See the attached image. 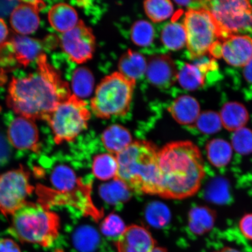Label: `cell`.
<instances>
[{"mask_svg":"<svg viewBox=\"0 0 252 252\" xmlns=\"http://www.w3.org/2000/svg\"><path fill=\"white\" fill-rule=\"evenodd\" d=\"M35 72L23 78L12 77L7 104L17 114L35 121H46L60 104L72 94L67 83L47 61L45 53L36 60Z\"/></svg>","mask_w":252,"mask_h":252,"instance_id":"6da1fadb","label":"cell"},{"mask_svg":"<svg viewBox=\"0 0 252 252\" xmlns=\"http://www.w3.org/2000/svg\"><path fill=\"white\" fill-rule=\"evenodd\" d=\"M158 160L159 196L181 200L199 190L206 172L202 154L196 144L190 141L171 142L159 150Z\"/></svg>","mask_w":252,"mask_h":252,"instance_id":"7a4b0ae2","label":"cell"},{"mask_svg":"<svg viewBox=\"0 0 252 252\" xmlns=\"http://www.w3.org/2000/svg\"><path fill=\"white\" fill-rule=\"evenodd\" d=\"M158 152L151 142L133 141L116 156L118 171L115 180L135 193L159 196L161 176Z\"/></svg>","mask_w":252,"mask_h":252,"instance_id":"3957f363","label":"cell"},{"mask_svg":"<svg viewBox=\"0 0 252 252\" xmlns=\"http://www.w3.org/2000/svg\"><path fill=\"white\" fill-rule=\"evenodd\" d=\"M58 214L39 203L26 202L12 216L9 232L22 243L50 247L58 237Z\"/></svg>","mask_w":252,"mask_h":252,"instance_id":"277c9868","label":"cell"},{"mask_svg":"<svg viewBox=\"0 0 252 252\" xmlns=\"http://www.w3.org/2000/svg\"><path fill=\"white\" fill-rule=\"evenodd\" d=\"M135 84L136 81L119 71L107 75L96 87L91 100V112L103 119L125 116L130 109Z\"/></svg>","mask_w":252,"mask_h":252,"instance_id":"5b68a950","label":"cell"},{"mask_svg":"<svg viewBox=\"0 0 252 252\" xmlns=\"http://www.w3.org/2000/svg\"><path fill=\"white\" fill-rule=\"evenodd\" d=\"M91 113L88 104L74 94L57 107L47 119L56 144L75 140L88 128Z\"/></svg>","mask_w":252,"mask_h":252,"instance_id":"8992f818","label":"cell"},{"mask_svg":"<svg viewBox=\"0 0 252 252\" xmlns=\"http://www.w3.org/2000/svg\"><path fill=\"white\" fill-rule=\"evenodd\" d=\"M219 27L220 40L229 36L252 33V5L244 0L204 1Z\"/></svg>","mask_w":252,"mask_h":252,"instance_id":"52a82bcc","label":"cell"},{"mask_svg":"<svg viewBox=\"0 0 252 252\" xmlns=\"http://www.w3.org/2000/svg\"><path fill=\"white\" fill-rule=\"evenodd\" d=\"M187 32V46L191 59H198L209 52L217 41H220V33L215 19L204 8L189 9L186 12L184 23Z\"/></svg>","mask_w":252,"mask_h":252,"instance_id":"ba28073f","label":"cell"},{"mask_svg":"<svg viewBox=\"0 0 252 252\" xmlns=\"http://www.w3.org/2000/svg\"><path fill=\"white\" fill-rule=\"evenodd\" d=\"M30 173L24 166L0 175V212L5 217L13 216L27 202L34 187Z\"/></svg>","mask_w":252,"mask_h":252,"instance_id":"9c48e42d","label":"cell"},{"mask_svg":"<svg viewBox=\"0 0 252 252\" xmlns=\"http://www.w3.org/2000/svg\"><path fill=\"white\" fill-rule=\"evenodd\" d=\"M59 42L63 51L77 64H83L92 59L96 47L92 30L81 20L72 30L62 33Z\"/></svg>","mask_w":252,"mask_h":252,"instance_id":"30bf717a","label":"cell"},{"mask_svg":"<svg viewBox=\"0 0 252 252\" xmlns=\"http://www.w3.org/2000/svg\"><path fill=\"white\" fill-rule=\"evenodd\" d=\"M7 61L13 68L15 65H28L42 54L43 44L41 41L21 34H15L3 44Z\"/></svg>","mask_w":252,"mask_h":252,"instance_id":"8fae6325","label":"cell"},{"mask_svg":"<svg viewBox=\"0 0 252 252\" xmlns=\"http://www.w3.org/2000/svg\"><path fill=\"white\" fill-rule=\"evenodd\" d=\"M7 137L9 143L16 149L30 150L35 153H39L42 149L36 124L23 116L15 118L10 122Z\"/></svg>","mask_w":252,"mask_h":252,"instance_id":"7c38bea8","label":"cell"},{"mask_svg":"<svg viewBox=\"0 0 252 252\" xmlns=\"http://www.w3.org/2000/svg\"><path fill=\"white\" fill-rule=\"evenodd\" d=\"M45 6L42 1H21L11 14L10 24L12 29L24 36L34 32L40 24L39 12Z\"/></svg>","mask_w":252,"mask_h":252,"instance_id":"4fadbf2b","label":"cell"},{"mask_svg":"<svg viewBox=\"0 0 252 252\" xmlns=\"http://www.w3.org/2000/svg\"><path fill=\"white\" fill-rule=\"evenodd\" d=\"M146 74L150 83L159 88H169L177 81V68L171 57L167 55L150 56Z\"/></svg>","mask_w":252,"mask_h":252,"instance_id":"5bb4252c","label":"cell"},{"mask_svg":"<svg viewBox=\"0 0 252 252\" xmlns=\"http://www.w3.org/2000/svg\"><path fill=\"white\" fill-rule=\"evenodd\" d=\"M222 57L228 64L244 67L252 59V38L247 34H237L222 40Z\"/></svg>","mask_w":252,"mask_h":252,"instance_id":"9a60e30c","label":"cell"},{"mask_svg":"<svg viewBox=\"0 0 252 252\" xmlns=\"http://www.w3.org/2000/svg\"><path fill=\"white\" fill-rule=\"evenodd\" d=\"M156 245L155 239L147 229L132 225L119 236L116 248L118 252H150Z\"/></svg>","mask_w":252,"mask_h":252,"instance_id":"2e32d148","label":"cell"},{"mask_svg":"<svg viewBox=\"0 0 252 252\" xmlns=\"http://www.w3.org/2000/svg\"><path fill=\"white\" fill-rule=\"evenodd\" d=\"M50 180L55 190L64 194H90L91 187L77 177L74 170L67 165L59 164L52 170Z\"/></svg>","mask_w":252,"mask_h":252,"instance_id":"e0dca14e","label":"cell"},{"mask_svg":"<svg viewBox=\"0 0 252 252\" xmlns=\"http://www.w3.org/2000/svg\"><path fill=\"white\" fill-rule=\"evenodd\" d=\"M216 62L201 59L196 64H185L178 71L177 80L181 86L188 91H195L202 87L208 71L216 67Z\"/></svg>","mask_w":252,"mask_h":252,"instance_id":"ac0fdd59","label":"cell"},{"mask_svg":"<svg viewBox=\"0 0 252 252\" xmlns=\"http://www.w3.org/2000/svg\"><path fill=\"white\" fill-rule=\"evenodd\" d=\"M168 111L178 124L194 125L200 114V106L193 96L182 95L171 103Z\"/></svg>","mask_w":252,"mask_h":252,"instance_id":"d6986e66","label":"cell"},{"mask_svg":"<svg viewBox=\"0 0 252 252\" xmlns=\"http://www.w3.org/2000/svg\"><path fill=\"white\" fill-rule=\"evenodd\" d=\"M48 19L51 26L62 33L72 30L79 21L75 9L63 2L53 6L49 12Z\"/></svg>","mask_w":252,"mask_h":252,"instance_id":"ffe728a7","label":"cell"},{"mask_svg":"<svg viewBox=\"0 0 252 252\" xmlns=\"http://www.w3.org/2000/svg\"><path fill=\"white\" fill-rule=\"evenodd\" d=\"M102 141L106 150L116 156L133 143L130 131L119 125H113L107 128L102 134Z\"/></svg>","mask_w":252,"mask_h":252,"instance_id":"44dd1931","label":"cell"},{"mask_svg":"<svg viewBox=\"0 0 252 252\" xmlns=\"http://www.w3.org/2000/svg\"><path fill=\"white\" fill-rule=\"evenodd\" d=\"M222 126L229 131H235L247 124L249 113L242 104L236 102L226 103L220 112Z\"/></svg>","mask_w":252,"mask_h":252,"instance_id":"7402d4cb","label":"cell"},{"mask_svg":"<svg viewBox=\"0 0 252 252\" xmlns=\"http://www.w3.org/2000/svg\"><path fill=\"white\" fill-rule=\"evenodd\" d=\"M216 218L215 211L210 208L195 207L189 213V227L195 235H204L213 228Z\"/></svg>","mask_w":252,"mask_h":252,"instance_id":"603a6c76","label":"cell"},{"mask_svg":"<svg viewBox=\"0 0 252 252\" xmlns=\"http://www.w3.org/2000/svg\"><path fill=\"white\" fill-rule=\"evenodd\" d=\"M147 61L143 55L137 52L128 50L119 60V72L125 77L136 81L146 74Z\"/></svg>","mask_w":252,"mask_h":252,"instance_id":"cb8c5ba5","label":"cell"},{"mask_svg":"<svg viewBox=\"0 0 252 252\" xmlns=\"http://www.w3.org/2000/svg\"><path fill=\"white\" fill-rule=\"evenodd\" d=\"M207 158L216 168L227 165L232 156V147L228 141L215 138L208 142L206 145Z\"/></svg>","mask_w":252,"mask_h":252,"instance_id":"d4e9b609","label":"cell"},{"mask_svg":"<svg viewBox=\"0 0 252 252\" xmlns=\"http://www.w3.org/2000/svg\"><path fill=\"white\" fill-rule=\"evenodd\" d=\"M161 40L169 50L176 51L187 45V36L184 24L172 21L166 24L161 32Z\"/></svg>","mask_w":252,"mask_h":252,"instance_id":"484cf974","label":"cell"},{"mask_svg":"<svg viewBox=\"0 0 252 252\" xmlns=\"http://www.w3.org/2000/svg\"><path fill=\"white\" fill-rule=\"evenodd\" d=\"M118 171V163L116 157L112 154H100L94 157L93 172L97 179L108 181L115 179Z\"/></svg>","mask_w":252,"mask_h":252,"instance_id":"4316f807","label":"cell"},{"mask_svg":"<svg viewBox=\"0 0 252 252\" xmlns=\"http://www.w3.org/2000/svg\"><path fill=\"white\" fill-rule=\"evenodd\" d=\"M94 86L92 72L86 67H80L72 74L71 87L74 95L83 99L91 95Z\"/></svg>","mask_w":252,"mask_h":252,"instance_id":"83f0119b","label":"cell"},{"mask_svg":"<svg viewBox=\"0 0 252 252\" xmlns=\"http://www.w3.org/2000/svg\"><path fill=\"white\" fill-rule=\"evenodd\" d=\"M144 11L153 23L168 20L174 11L172 2L169 0H149L144 2Z\"/></svg>","mask_w":252,"mask_h":252,"instance_id":"f1b7e54d","label":"cell"},{"mask_svg":"<svg viewBox=\"0 0 252 252\" xmlns=\"http://www.w3.org/2000/svg\"><path fill=\"white\" fill-rule=\"evenodd\" d=\"M75 248L80 252H94L99 243V236L93 229L79 228L72 236Z\"/></svg>","mask_w":252,"mask_h":252,"instance_id":"f546056e","label":"cell"},{"mask_svg":"<svg viewBox=\"0 0 252 252\" xmlns=\"http://www.w3.org/2000/svg\"><path fill=\"white\" fill-rule=\"evenodd\" d=\"M130 37L135 45L142 47L149 46L153 42L155 30L149 22L138 21L131 27Z\"/></svg>","mask_w":252,"mask_h":252,"instance_id":"4dcf8cb0","label":"cell"},{"mask_svg":"<svg viewBox=\"0 0 252 252\" xmlns=\"http://www.w3.org/2000/svg\"><path fill=\"white\" fill-rule=\"evenodd\" d=\"M193 126L203 134H213L221 130L222 124L220 115L212 110L200 113Z\"/></svg>","mask_w":252,"mask_h":252,"instance_id":"1f68e13d","label":"cell"},{"mask_svg":"<svg viewBox=\"0 0 252 252\" xmlns=\"http://www.w3.org/2000/svg\"><path fill=\"white\" fill-rule=\"evenodd\" d=\"M232 147L241 155L252 153V131L244 127L234 131L232 137Z\"/></svg>","mask_w":252,"mask_h":252,"instance_id":"d6a6232c","label":"cell"},{"mask_svg":"<svg viewBox=\"0 0 252 252\" xmlns=\"http://www.w3.org/2000/svg\"><path fill=\"white\" fill-rule=\"evenodd\" d=\"M126 228L125 223L121 217L116 214H110L103 220L100 225L102 234L109 237L122 235Z\"/></svg>","mask_w":252,"mask_h":252,"instance_id":"836d02e7","label":"cell"},{"mask_svg":"<svg viewBox=\"0 0 252 252\" xmlns=\"http://www.w3.org/2000/svg\"><path fill=\"white\" fill-rule=\"evenodd\" d=\"M169 217L168 209L161 204H153L147 210V220L153 226L160 227L165 225L168 222Z\"/></svg>","mask_w":252,"mask_h":252,"instance_id":"e575fe53","label":"cell"},{"mask_svg":"<svg viewBox=\"0 0 252 252\" xmlns=\"http://www.w3.org/2000/svg\"><path fill=\"white\" fill-rule=\"evenodd\" d=\"M207 196L214 203H224L228 198V187L224 179H218L210 185Z\"/></svg>","mask_w":252,"mask_h":252,"instance_id":"d590c367","label":"cell"},{"mask_svg":"<svg viewBox=\"0 0 252 252\" xmlns=\"http://www.w3.org/2000/svg\"><path fill=\"white\" fill-rule=\"evenodd\" d=\"M239 229L246 238L252 240V214H246L239 222Z\"/></svg>","mask_w":252,"mask_h":252,"instance_id":"8d00e7d4","label":"cell"},{"mask_svg":"<svg viewBox=\"0 0 252 252\" xmlns=\"http://www.w3.org/2000/svg\"><path fill=\"white\" fill-rule=\"evenodd\" d=\"M20 2L18 1H0V18L11 14Z\"/></svg>","mask_w":252,"mask_h":252,"instance_id":"74e56055","label":"cell"},{"mask_svg":"<svg viewBox=\"0 0 252 252\" xmlns=\"http://www.w3.org/2000/svg\"><path fill=\"white\" fill-rule=\"evenodd\" d=\"M0 252H21L18 245L11 239H0Z\"/></svg>","mask_w":252,"mask_h":252,"instance_id":"f35d334b","label":"cell"},{"mask_svg":"<svg viewBox=\"0 0 252 252\" xmlns=\"http://www.w3.org/2000/svg\"><path fill=\"white\" fill-rule=\"evenodd\" d=\"M10 154V149L5 138L0 134V165H4L7 161Z\"/></svg>","mask_w":252,"mask_h":252,"instance_id":"ab89813d","label":"cell"},{"mask_svg":"<svg viewBox=\"0 0 252 252\" xmlns=\"http://www.w3.org/2000/svg\"><path fill=\"white\" fill-rule=\"evenodd\" d=\"M8 29L5 21L0 18V45L4 43L8 35Z\"/></svg>","mask_w":252,"mask_h":252,"instance_id":"60d3db41","label":"cell"},{"mask_svg":"<svg viewBox=\"0 0 252 252\" xmlns=\"http://www.w3.org/2000/svg\"><path fill=\"white\" fill-rule=\"evenodd\" d=\"M243 75L245 80L252 84V59L244 66Z\"/></svg>","mask_w":252,"mask_h":252,"instance_id":"b9f144b4","label":"cell"},{"mask_svg":"<svg viewBox=\"0 0 252 252\" xmlns=\"http://www.w3.org/2000/svg\"><path fill=\"white\" fill-rule=\"evenodd\" d=\"M216 252H242L240 251L236 250V249L232 248L231 247H225L219 251Z\"/></svg>","mask_w":252,"mask_h":252,"instance_id":"7bdbcfd3","label":"cell"},{"mask_svg":"<svg viewBox=\"0 0 252 252\" xmlns=\"http://www.w3.org/2000/svg\"><path fill=\"white\" fill-rule=\"evenodd\" d=\"M150 252H168L165 248L161 247H155Z\"/></svg>","mask_w":252,"mask_h":252,"instance_id":"ee69618b","label":"cell"}]
</instances>
